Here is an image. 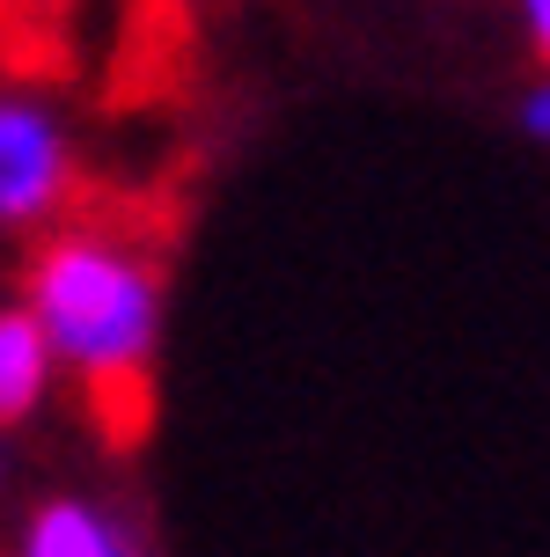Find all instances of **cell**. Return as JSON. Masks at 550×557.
Instances as JSON below:
<instances>
[{"instance_id": "1", "label": "cell", "mask_w": 550, "mask_h": 557, "mask_svg": "<svg viewBox=\"0 0 550 557\" xmlns=\"http://www.w3.org/2000/svg\"><path fill=\"white\" fill-rule=\"evenodd\" d=\"M23 308L59 374L110 404L147 389L162 352V272L118 227H52L23 264Z\"/></svg>"}, {"instance_id": "2", "label": "cell", "mask_w": 550, "mask_h": 557, "mask_svg": "<svg viewBox=\"0 0 550 557\" xmlns=\"http://www.w3.org/2000/svg\"><path fill=\"white\" fill-rule=\"evenodd\" d=\"M82 184V154L52 96L0 88V235H37L66 213Z\"/></svg>"}, {"instance_id": "3", "label": "cell", "mask_w": 550, "mask_h": 557, "mask_svg": "<svg viewBox=\"0 0 550 557\" xmlns=\"http://www.w3.org/2000/svg\"><path fill=\"white\" fill-rule=\"evenodd\" d=\"M15 557H147V543L118 506L88 499V492H52L29 506Z\"/></svg>"}, {"instance_id": "4", "label": "cell", "mask_w": 550, "mask_h": 557, "mask_svg": "<svg viewBox=\"0 0 550 557\" xmlns=\"http://www.w3.org/2000/svg\"><path fill=\"white\" fill-rule=\"evenodd\" d=\"M59 367H52V345L37 337L23 301H0V425H29L52 396Z\"/></svg>"}, {"instance_id": "5", "label": "cell", "mask_w": 550, "mask_h": 557, "mask_svg": "<svg viewBox=\"0 0 550 557\" xmlns=\"http://www.w3.org/2000/svg\"><path fill=\"white\" fill-rule=\"evenodd\" d=\"M522 133H528V139H543V147H550V74H543V82H528V88H522Z\"/></svg>"}, {"instance_id": "6", "label": "cell", "mask_w": 550, "mask_h": 557, "mask_svg": "<svg viewBox=\"0 0 550 557\" xmlns=\"http://www.w3.org/2000/svg\"><path fill=\"white\" fill-rule=\"evenodd\" d=\"M522 23H528V45L550 59V0H522Z\"/></svg>"}]
</instances>
